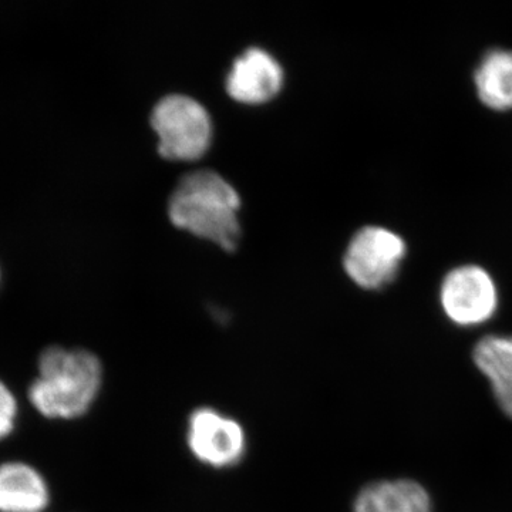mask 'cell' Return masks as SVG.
<instances>
[{"mask_svg": "<svg viewBox=\"0 0 512 512\" xmlns=\"http://www.w3.org/2000/svg\"><path fill=\"white\" fill-rule=\"evenodd\" d=\"M103 380V365L94 353L52 346L39 357V377L30 384L29 400L46 419H80L92 409Z\"/></svg>", "mask_w": 512, "mask_h": 512, "instance_id": "1", "label": "cell"}, {"mask_svg": "<svg viewBox=\"0 0 512 512\" xmlns=\"http://www.w3.org/2000/svg\"><path fill=\"white\" fill-rule=\"evenodd\" d=\"M238 192L220 174L198 170L183 177L171 194L168 215L175 227L232 252L241 237Z\"/></svg>", "mask_w": 512, "mask_h": 512, "instance_id": "2", "label": "cell"}, {"mask_svg": "<svg viewBox=\"0 0 512 512\" xmlns=\"http://www.w3.org/2000/svg\"><path fill=\"white\" fill-rule=\"evenodd\" d=\"M409 254L406 239L389 227L366 225L350 239L343 269L353 284L380 291L396 281Z\"/></svg>", "mask_w": 512, "mask_h": 512, "instance_id": "3", "label": "cell"}, {"mask_svg": "<svg viewBox=\"0 0 512 512\" xmlns=\"http://www.w3.org/2000/svg\"><path fill=\"white\" fill-rule=\"evenodd\" d=\"M158 151L167 160L194 161L210 147V114L197 100L181 94L164 97L151 113Z\"/></svg>", "mask_w": 512, "mask_h": 512, "instance_id": "4", "label": "cell"}, {"mask_svg": "<svg viewBox=\"0 0 512 512\" xmlns=\"http://www.w3.org/2000/svg\"><path fill=\"white\" fill-rule=\"evenodd\" d=\"M439 301L451 323L460 328H477L497 313L500 292L494 276L484 266L461 264L444 275Z\"/></svg>", "mask_w": 512, "mask_h": 512, "instance_id": "5", "label": "cell"}, {"mask_svg": "<svg viewBox=\"0 0 512 512\" xmlns=\"http://www.w3.org/2000/svg\"><path fill=\"white\" fill-rule=\"evenodd\" d=\"M185 440L195 460L217 470L237 467L247 454L248 439L242 424L211 407L192 410Z\"/></svg>", "mask_w": 512, "mask_h": 512, "instance_id": "6", "label": "cell"}, {"mask_svg": "<svg viewBox=\"0 0 512 512\" xmlns=\"http://www.w3.org/2000/svg\"><path fill=\"white\" fill-rule=\"evenodd\" d=\"M284 84L281 64L265 50L252 47L232 64L227 92L244 104H262L274 99Z\"/></svg>", "mask_w": 512, "mask_h": 512, "instance_id": "7", "label": "cell"}, {"mask_svg": "<svg viewBox=\"0 0 512 512\" xmlns=\"http://www.w3.org/2000/svg\"><path fill=\"white\" fill-rule=\"evenodd\" d=\"M50 491L45 478L25 463L0 466V512H43Z\"/></svg>", "mask_w": 512, "mask_h": 512, "instance_id": "8", "label": "cell"}, {"mask_svg": "<svg viewBox=\"0 0 512 512\" xmlns=\"http://www.w3.org/2000/svg\"><path fill=\"white\" fill-rule=\"evenodd\" d=\"M477 99L495 113L512 111V49L487 50L473 72Z\"/></svg>", "mask_w": 512, "mask_h": 512, "instance_id": "9", "label": "cell"}, {"mask_svg": "<svg viewBox=\"0 0 512 512\" xmlns=\"http://www.w3.org/2000/svg\"><path fill=\"white\" fill-rule=\"evenodd\" d=\"M353 512H433V505L416 481H377L356 495Z\"/></svg>", "mask_w": 512, "mask_h": 512, "instance_id": "10", "label": "cell"}, {"mask_svg": "<svg viewBox=\"0 0 512 512\" xmlns=\"http://www.w3.org/2000/svg\"><path fill=\"white\" fill-rule=\"evenodd\" d=\"M473 359L490 382L498 406L512 419V336H484L474 346Z\"/></svg>", "mask_w": 512, "mask_h": 512, "instance_id": "11", "label": "cell"}, {"mask_svg": "<svg viewBox=\"0 0 512 512\" xmlns=\"http://www.w3.org/2000/svg\"><path fill=\"white\" fill-rule=\"evenodd\" d=\"M18 416V402L5 383L0 382V440L8 437L15 429Z\"/></svg>", "mask_w": 512, "mask_h": 512, "instance_id": "12", "label": "cell"}]
</instances>
